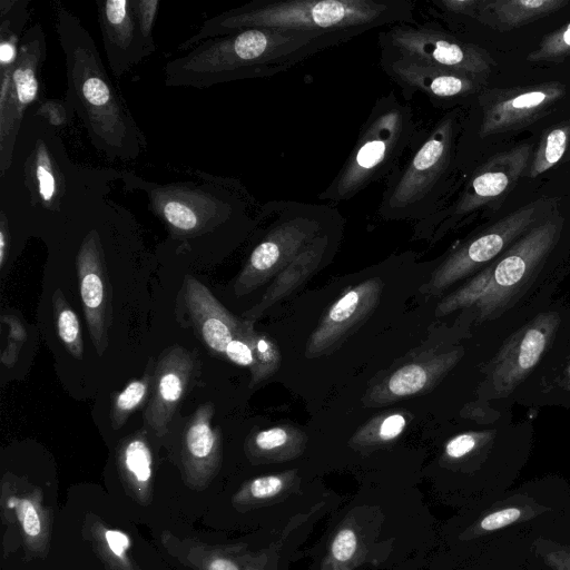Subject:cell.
<instances>
[{
    "instance_id": "42",
    "label": "cell",
    "mask_w": 570,
    "mask_h": 570,
    "mask_svg": "<svg viewBox=\"0 0 570 570\" xmlns=\"http://www.w3.org/2000/svg\"><path fill=\"white\" fill-rule=\"evenodd\" d=\"M105 539L107 541L109 550L117 558L124 559L126 550L130 544L129 538L118 530H107L105 532Z\"/></svg>"
},
{
    "instance_id": "8",
    "label": "cell",
    "mask_w": 570,
    "mask_h": 570,
    "mask_svg": "<svg viewBox=\"0 0 570 570\" xmlns=\"http://www.w3.org/2000/svg\"><path fill=\"white\" fill-rule=\"evenodd\" d=\"M341 223L344 219L338 209L328 204H262L255 227L259 236L236 278V296L249 294L274 278L316 237Z\"/></svg>"
},
{
    "instance_id": "12",
    "label": "cell",
    "mask_w": 570,
    "mask_h": 570,
    "mask_svg": "<svg viewBox=\"0 0 570 570\" xmlns=\"http://www.w3.org/2000/svg\"><path fill=\"white\" fill-rule=\"evenodd\" d=\"M380 66L402 90L405 99L422 94L436 107L465 99L482 86L481 80L381 49Z\"/></svg>"
},
{
    "instance_id": "29",
    "label": "cell",
    "mask_w": 570,
    "mask_h": 570,
    "mask_svg": "<svg viewBox=\"0 0 570 570\" xmlns=\"http://www.w3.org/2000/svg\"><path fill=\"white\" fill-rule=\"evenodd\" d=\"M254 364L250 370L249 387L272 376L279 367L282 355L276 343L265 333L250 331Z\"/></svg>"
},
{
    "instance_id": "7",
    "label": "cell",
    "mask_w": 570,
    "mask_h": 570,
    "mask_svg": "<svg viewBox=\"0 0 570 570\" xmlns=\"http://www.w3.org/2000/svg\"><path fill=\"white\" fill-rule=\"evenodd\" d=\"M420 130L412 107L402 102L393 90L379 97L345 163L317 198L345 202L371 184L386 180L410 150Z\"/></svg>"
},
{
    "instance_id": "38",
    "label": "cell",
    "mask_w": 570,
    "mask_h": 570,
    "mask_svg": "<svg viewBox=\"0 0 570 570\" xmlns=\"http://www.w3.org/2000/svg\"><path fill=\"white\" fill-rule=\"evenodd\" d=\"M544 347V335L539 330H529L521 343L519 363L522 368L531 367Z\"/></svg>"
},
{
    "instance_id": "1",
    "label": "cell",
    "mask_w": 570,
    "mask_h": 570,
    "mask_svg": "<svg viewBox=\"0 0 570 570\" xmlns=\"http://www.w3.org/2000/svg\"><path fill=\"white\" fill-rule=\"evenodd\" d=\"M125 171L75 161L58 129L30 110L16 139L10 165L0 175V215L12 233L63 230L108 197Z\"/></svg>"
},
{
    "instance_id": "37",
    "label": "cell",
    "mask_w": 570,
    "mask_h": 570,
    "mask_svg": "<svg viewBox=\"0 0 570 570\" xmlns=\"http://www.w3.org/2000/svg\"><path fill=\"white\" fill-rule=\"evenodd\" d=\"M523 515V509L508 507L487 514L478 527L482 532H491L520 521Z\"/></svg>"
},
{
    "instance_id": "36",
    "label": "cell",
    "mask_w": 570,
    "mask_h": 570,
    "mask_svg": "<svg viewBox=\"0 0 570 570\" xmlns=\"http://www.w3.org/2000/svg\"><path fill=\"white\" fill-rule=\"evenodd\" d=\"M525 271V261L519 254L503 258L497 266L494 276L498 284L509 286L521 279Z\"/></svg>"
},
{
    "instance_id": "13",
    "label": "cell",
    "mask_w": 570,
    "mask_h": 570,
    "mask_svg": "<svg viewBox=\"0 0 570 570\" xmlns=\"http://www.w3.org/2000/svg\"><path fill=\"white\" fill-rule=\"evenodd\" d=\"M382 289V279L372 277L345 291L312 332L305 356L314 358L334 352L370 316Z\"/></svg>"
},
{
    "instance_id": "27",
    "label": "cell",
    "mask_w": 570,
    "mask_h": 570,
    "mask_svg": "<svg viewBox=\"0 0 570 570\" xmlns=\"http://www.w3.org/2000/svg\"><path fill=\"white\" fill-rule=\"evenodd\" d=\"M57 332L68 353L76 360L83 358V341L79 318L60 288L52 294Z\"/></svg>"
},
{
    "instance_id": "16",
    "label": "cell",
    "mask_w": 570,
    "mask_h": 570,
    "mask_svg": "<svg viewBox=\"0 0 570 570\" xmlns=\"http://www.w3.org/2000/svg\"><path fill=\"white\" fill-rule=\"evenodd\" d=\"M194 368L189 352L180 345H171L159 355L155 367L151 399L145 412L147 424L158 436L168 426L184 397Z\"/></svg>"
},
{
    "instance_id": "19",
    "label": "cell",
    "mask_w": 570,
    "mask_h": 570,
    "mask_svg": "<svg viewBox=\"0 0 570 570\" xmlns=\"http://www.w3.org/2000/svg\"><path fill=\"white\" fill-rule=\"evenodd\" d=\"M448 355L422 356L391 372L366 393V406H382L431 389L449 366Z\"/></svg>"
},
{
    "instance_id": "24",
    "label": "cell",
    "mask_w": 570,
    "mask_h": 570,
    "mask_svg": "<svg viewBox=\"0 0 570 570\" xmlns=\"http://www.w3.org/2000/svg\"><path fill=\"white\" fill-rule=\"evenodd\" d=\"M118 463L125 478L139 491L149 487L153 478V454L145 431L125 438L118 448Z\"/></svg>"
},
{
    "instance_id": "31",
    "label": "cell",
    "mask_w": 570,
    "mask_h": 570,
    "mask_svg": "<svg viewBox=\"0 0 570 570\" xmlns=\"http://www.w3.org/2000/svg\"><path fill=\"white\" fill-rule=\"evenodd\" d=\"M253 328L254 322L243 318L240 328L227 344L224 353L230 362L248 368L254 364V352L250 341V331Z\"/></svg>"
},
{
    "instance_id": "28",
    "label": "cell",
    "mask_w": 570,
    "mask_h": 570,
    "mask_svg": "<svg viewBox=\"0 0 570 570\" xmlns=\"http://www.w3.org/2000/svg\"><path fill=\"white\" fill-rule=\"evenodd\" d=\"M569 140L570 125H559L544 131L529 168V177L535 178L558 164L567 150Z\"/></svg>"
},
{
    "instance_id": "44",
    "label": "cell",
    "mask_w": 570,
    "mask_h": 570,
    "mask_svg": "<svg viewBox=\"0 0 570 570\" xmlns=\"http://www.w3.org/2000/svg\"><path fill=\"white\" fill-rule=\"evenodd\" d=\"M546 560L554 570H570V553L564 550L548 552Z\"/></svg>"
},
{
    "instance_id": "25",
    "label": "cell",
    "mask_w": 570,
    "mask_h": 570,
    "mask_svg": "<svg viewBox=\"0 0 570 570\" xmlns=\"http://www.w3.org/2000/svg\"><path fill=\"white\" fill-rule=\"evenodd\" d=\"M155 360L149 358L141 377L131 380L121 391L114 394L110 421L114 430L125 425L129 416L138 410L153 393L155 382Z\"/></svg>"
},
{
    "instance_id": "30",
    "label": "cell",
    "mask_w": 570,
    "mask_h": 570,
    "mask_svg": "<svg viewBox=\"0 0 570 570\" xmlns=\"http://www.w3.org/2000/svg\"><path fill=\"white\" fill-rule=\"evenodd\" d=\"M570 55V22L547 35L532 50L527 60L531 62L556 61Z\"/></svg>"
},
{
    "instance_id": "40",
    "label": "cell",
    "mask_w": 570,
    "mask_h": 570,
    "mask_svg": "<svg viewBox=\"0 0 570 570\" xmlns=\"http://www.w3.org/2000/svg\"><path fill=\"white\" fill-rule=\"evenodd\" d=\"M17 507L24 533L32 538L38 537L41 533V519L35 504L29 500H21Z\"/></svg>"
},
{
    "instance_id": "33",
    "label": "cell",
    "mask_w": 570,
    "mask_h": 570,
    "mask_svg": "<svg viewBox=\"0 0 570 570\" xmlns=\"http://www.w3.org/2000/svg\"><path fill=\"white\" fill-rule=\"evenodd\" d=\"M159 0H134V9L138 28L150 50L155 52L156 43L153 29L158 12Z\"/></svg>"
},
{
    "instance_id": "45",
    "label": "cell",
    "mask_w": 570,
    "mask_h": 570,
    "mask_svg": "<svg viewBox=\"0 0 570 570\" xmlns=\"http://www.w3.org/2000/svg\"><path fill=\"white\" fill-rule=\"evenodd\" d=\"M208 570H239V569L233 561H230L228 559L217 558V559H214L209 563Z\"/></svg>"
},
{
    "instance_id": "18",
    "label": "cell",
    "mask_w": 570,
    "mask_h": 570,
    "mask_svg": "<svg viewBox=\"0 0 570 570\" xmlns=\"http://www.w3.org/2000/svg\"><path fill=\"white\" fill-rule=\"evenodd\" d=\"M343 224L341 223L316 237L274 277L261 301L244 312L242 317L255 322L269 307L287 297L306 282L324 263L331 249L335 247L342 234Z\"/></svg>"
},
{
    "instance_id": "34",
    "label": "cell",
    "mask_w": 570,
    "mask_h": 570,
    "mask_svg": "<svg viewBox=\"0 0 570 570\" xmlns=\"http://www.w3.org/2000/svg\"><path fill=\"white\" fill-rule=\"evenodd\" d=\"M31 110L58 130L67 126L75 115L65 99H47Z\"/></svg>"
},
{
    "instance_id": "22",
    "label": "cell",
    "mask_w": 570,
    "mask_h": 570,
    "mask_svg": "<svg viewBox=\"0 0 570 570\" xmlns=\"http://www.w3.org/2000/svg\"><path fill=\"white\" fill-rule=\"evenodd\" d=\"M305 443L306 435L302 430L282 424L250 433L246 451L258 459L283 460L298 455Z\"/></svg>"
},
{
    "instance_id": "43",
    "label": "cell",
    "mask_w": 570,
    "mask_h": 570,
    "mask_svg": "<svg viewBox=\"0 0 570 570\" xmlns=\"http://www.w3.org/2000/svg\"><path fill=\"white\" fill-rule=\"evenodd\" d=\"M13 240V233L7 218L0 215V269L3 268Z\"/></svg>"
},
{
    "instance_id": "6",
    "label": "cell",
    "mask_w": 570,
    "mask_h": 570,
    "mask_svg": "<svg viewBox=\"0 0 570 570\" xmlns=\"http://www.w3.org/2000/svg\"><path fill=\"white\" fill-rule=\"evenodd\" d=\"M459 119L444 114L429 130H420L414 144L386 179L377 208L386 220L421 222L446 202L455 164Z\"/></svg>"
},
{
    "instance_id": "17",
    "label": "cell",
    "mask_w": 570,
    "mask_h": 570,
    "mask_svg": "<svg viewBox=\"0 0 570 570\" xmlns=\"http://www.w3.org/2000/svg\"><path fill=\"white\" fill-rule=\"evenodd\" d=\"M184 301L194 328L215 354L224 355L227 344L240 328L243 318L233 315L200 281L186 275Z\"/></svg>"
},
{
    "instance_id": "23",
    "label": "cell",
    "mask_w": 570,
    "mask_h": 570,
    "mask_svg": "<svg viewBox=\"0 0 570 570\" xmlns=\"http://www.w3.org/2000/svg\"><path fill=\"white\" fill-rule=\"evenodd\" d=\"M28 0H0V70L12 69L29 19Z\"/></svg>"
},
{
    "instance_id": "26",
    "label": "cell",
    "mask_w": 570,
    "mask_h": 570,
    "mask_svg": "<svg viewBox=\"0 0 570 570\" xmlns=\"http://www.w3.org/2000/svg\"><path fill=\"white\" fill-rule=\"evenodd\" d=\"M406 425L407 417L405 413H383L361 426L351 439V443L360 446L384 444L399 438Z\"/></svg>"
},
{
    "instance_id": "11",
    "label": "cell",
    "mask_w": 570,
    "mask_h": 570,
    "mask_svg": "<svg viewBox=\"0 0 570 570\" xmlns=\"http://www.w3.org/2000/svg\"><path fill=\"white\" fill-rule=\"evenodd\" d=\"M566 94L559 81L492 90L483 94L478 138L524 127L548 114Z\"/></svg>"
},
{
    "instance_id": "15",
    "label": "cell",
    "mask_w": 570,
    "mask_h": 570,
    "mask_svg": "<svg viewBox=\"0 0 570 570\" xmlns=\"http://www.w3.org/2000/svg\"><path fill=\"white\" fill-rule=\"evenodd\" d=\"M538 209V204L531 203L498 222L489 232L474 238L456 254L449 257L421 291L425 294L441 291L463 273L468 266L493 258L503 248L507 240L535 219Z\"/></svg>"
},
{
    "instance_id": "3",
    "label": "cell",
    "mask_w": 570,
    "mask_h": 570,
    "mask_svg": "<svg viewBox=\"0 0 570 570\" xmlns=\"http://www.w3.org/2000/svg\"><path fill=\"white\" fill-rule=\"evenodd\" d=\"M56 31L65 57V100L86 129L91 145L109 161H134L147 140L111 81L97 46L81 20L56 4Z\"/></svg>"
},
{
    "instance_id": "39",
    "label": "cell",
    "mask_w": 570,
    "mask_h": 570,
    "mask_svg": "<svg viewBox=\"0 0 570 570\" xmlns=\"http://www.w3.org/2000/svg\"><path fill=\"white\" fill-rule=\"evenodd\" d=\"M357 548V538L350 528L340 530L332 543V556L338 562L348 561Z\"/></svg>"
},
{
    "instance_id": "14",
    "label": "cell",
    "mask_w": 570,
    "mask_h": 570,
    "mask_svg": "<svg viewBox=\"0 0 570 570\" xmlns=\"http://www.w3.org/2000/svg\"><path fill=\"white\" fill-rule=\"evenodd\" d=\"M96 7L109 69L120 78L154 51L138 28L134 0H99Z\"/></svg>"
},
{
    "instance_id": "2",
    "label": "cell",
    "mask_w": 570,
    "mask_h": 570,
    "mask_svg": "<svg viewBox=\"0 0 570 570\" xmlns=\"http://www.w3.org/2000/svg\"><path fill=\"white\" fill-rule=\"evenodd\" d=\"M355 37L351 32L245 29L204 40L169 60L164 68V83L206 89L224 82L271 77Z\"/></svg>"
},
{
    "instance_id": "10",
    "label": "cell",
    "mask_w": 570,
    "mask_h": 570,
    "mask_svg": "<svg viewBox=\"0 0 570 570\" xmlns=\"http://www.w3.org/2000/svg\"><path fill=\"white\" fill-rule=\"evenodd\" d=\"M47 55L40 23L26 29L12 69L0 70V175L8 169L21 124L39 97V75Z\"/></svg>"
},
{
    "instance_id": "4",
    "label": "cell",
    "mask_w": 570,
    "mask_h": 570,
    "mask_svg": "<svg viewBox=\"0 0 570 570\" xmlns=\"http://www.w3.org/2000/svg\"><path fill=\"white\" fill-rule=\"evenodd\" d=\"M194 180L157 183L130 171L121 179L128 191H142L148 209L166 227L171 242L190 246L226 232L255 229L262 204L235 177L196 170Z\"/></svg>"
},
{
    "instance_id": "5",
    "label": "cell",
    "mask_w": 570,
    "mask_h": 570,
    "mask_svg": "<svg viewBox=\"0 0 570 570\" xmlns=\"http://www.w3.org/2000/svg\"><path fill=\"white\" fill-rule=\"evenodd\" d=\"M415 6L412 0H253L206 19L177 49L187 51L204 40L252 28L361 36L416 22Z\"/></svg>"
},
{
    "instance_id": "32",
    "label": "cell",
    "mask_w": 570,
    "mask_h": 570,
    "mask_svg": "<svg viewBox=\"0 0 570 570\" xmlns=\"http://www.w3.org/2000/svg\"><path fill=\"white\" fill-rule=\"evenodd\" d=\"M1 323L9 328L8 343L2 350L1 362L4 366L11 367L27 338V332L22 323L14 316L2 315Z\"/></svg>"
},
{
    "instance_id": "20",
    "label": "cell",
    "mask_w": 570,
    "mask_h": 570,
    "mask_svg": "<svg viewBox=\"0 0 570 570\" xmlns=\"http://www.w3.org/2000/svg\"><path fill=\"white\" fill-rule=\"evenodd\" d=\"M568 0H479L466 16L430 13L442 20H475L500 31L523 27L562 9Z\"/></svg>"
},
{
    "instance_id": "21",
    "label": "cell",
    "mask_w": 570,
    "mask_h": 570,
    "mask_svg": "<svg viewBox=\"0 0 570 570\" xmlns=\"http://www.w3.org/2000/svg\"><path fill=\"white\" fill-rule=\"evenodd\" d=\"M215 405L200 404L186 422L183 433V461L187 471L195 475H207L214 471L219 459L220 433L213 426Z\"/></svg>"
},
{
    "instance_id": "35",
    "label": "cell",
    "mask_w": 570,
    "mask_h": 570,
    "mask_svg": "<svg viewBox=\"0 0 570 570\" xmlns=\"http://www.w3.org/2000/svg\"><path fill=\"white\" fill-rule=\"evenodd\" d=\"M288 476V473L259 476L250 481L247 490L255 499L272 498L283 491Z\"/></svg>"
},
{
    "instance_id": "9",
    "label": "cell",
    "mask_w": 570,
    "mask_h": 570,
    "mask_svg": "<svg viewBox=\"0 0 570 570\" xmlns=\"http://www.w3.org/2000/svg\"><path fill=\"white\" fill-rule=\"evenodd\" d=\"M380 49L462 72L481 81L494 60L482 47L462 40L435 22L395 23L379 32Z\"/></svg>"
},
{
    "instance_id": "41",
    "label": "cell",
    "mask_w": 570,
    "mask_h": 570,
    "mask_svg": "<svg viewBox=\"0 0 570 570\" xmlns=\"http://www.w3.org/2000/svg\"><path fill=\"white\" fill-rule=\"evenodd\" d=\"M475 445V440L471 434H460L451 439L445 445L448 456L458 459L469 453Z\"/></svg>"
}]
</instances>
